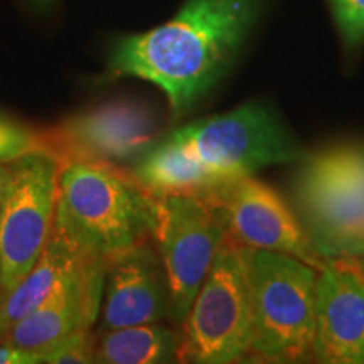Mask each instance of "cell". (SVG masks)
I'll use <instances>...</instances> for the list:
<instances>
[{"instance_id":"6da1fadb","label":"cell","mask_w":364,"mask_h":364,"mask_svg":"<svg viewBox=\"0 0 364 364\" xmlns=\"http://www.w3.org/2000/svg\"><path fill=\"white\" fill-rule=\"evenodd\" d=\"M258 9L260 0H188L166 24L118 41L110 76L156 85L181 117L226 75Z\"/></svg>"},{"instance_id":"e0dca14e","label":"cell","mask_w":364,"mask_h":364,"mask_svg":"<svg viewBox=\"0 0 364 364\" xmlns=\"http://www.w3.org/2000/svg\"><path fill=\"white\" fill-rule=\"evenodd\" d=\"M336 29L348 51L364 44V0H327Z\"/></svg>"},{"instance_id":"5b68a950","label":"cell","mask_w":364,"mask_h":364,"mask_svg":"<svg viewBox=\"0 0 364 364\" xmlns=\"http://www.w3.org/2000/svg\"><path fill=\"white\" fill-rule=\"evenodd\" d=\"M295 201L318 255L364 257V145H338L304 157Z\"/></svg>"},{"instance_id":"7c38bea8","label":"cell","mask_w":364,"mask_h":364,"mask_svg":"<svg viewBox=\"0 0 364 364\" xmlns=\"http://www.w3.org/2000/svg\"><path fill=\"white\" fill-rule=\"evenodd\" d=\"M105 263L83 258L34 312L9 327L0 341L38 356L41 349L66 336L93 329L102 309Z\"/></svg>"},{"instance_id":"ba28073f","label":"cell","mask_w":364,"mask_h":364,"mask_svg":"<svg viewBox=\"0 0 364 364\" xmlns=\"http://www.w3.org/2000/svg\"><path fill=\"white\" fill-rule=\"evenodd\" d=\"M150 240L169 284L171 318L181 327L226 240L225 228L204 196L159 194Z\"/></svg>"},{"instance_id":"ac0fdd59","label":"cell","mask_w":364,"mask_h":364,"mask_svg":"<svg viewBox=\"0 0 364 364\" xmlns=\"http://www.w3.org/2000/svg\"><path fill=\"white\" fill-rule=\"evenodd\" d=\"M33 150H46L39 134L17 125L9 118L0 120V162L14 161Z\"/></svg>"},{"instance_id":"2e32d148","label":"cell","mask_w":364,"mask_h":364,"mask_svg":"<svg viewBox=\"0 0 364 364\" xmlns=\"http://www.w3.org/2000/svg\"><path fill=\"white\" fill-rule=\"evenodd\" d=\"M97 332L81 331L41 349L38 363L46 364H88L95 363Z\"/></svg>"},{"instance_id":"7a4b0ae2","label":"cell","mask_w":364,"mask_h":364,"mask_svg":"<svg viewBox=\"0 0 364 364\" xmlns=\"http://www.w3.org/2000/svg\"><path fill=\"white\" fill-rule=\"evenodd\" d=\"M156 196L122 167L61 164L53 235L86 260H102L150 240Z\"/></svg>"},{"instance_id":"44dd1931","label":"cell","mask_w":364,"mask_h":364,"mask_svg":"<svg viewBox=\"0 0 364 364\" xmlns=\"http://www.w3.org/2000/svg\"><path fill=\"white\" fill-rule=\"evenodd\" d=\"M33 4H36L39 9H48L54 4V0H33Z\"/></svg>"},{"instance_id":"8fae6325","label":"cell","mask_w":364,"mask_h":364,"mask_svg":"<svg viewBox=\"0 0 364 364\" xmlns=\"http://www.w3.org/2000/svg\"><path fill=\"white\" fill-rule=\"evenodd\" d=\"M166 317H171L169 284L152 240L108 258L97 332L152 324Z\"/></svg>"},{"instance_id":"9c48e42d","label":"cell","mask_w":364,"mask_h":364,"mask_svg":"<svg viewBox=\"0 0 364 364\" xmlns=\"http://www.w3.org/2000/svg\"><path fill=\"white\" fill-rule=\"evenodd\" d=\"M39 136L59 166L93 162L120 167L122 162L142 157L154 147L157 122L145 105L118 100L65 118Z\"/></svg>"},{"instance_id":"d6986e66","label":"cell","mask_w":364,"mask_h":364,"mask_svg":"<svg viewBox=\"0 0 364 364\" xmlns=\"http://www.w3.org/2000/svg\"><path fill=\"white\" fill-rule=\"evenodd\" d=\"M0 364H38V356L11 348L4 341H0Z\"/></svg>"},{"instance_id":"277c9868","label":"cell","mask_w":364,"mask_h":364,"mask_svg":"<svg viewBox=\"0 0 364 364\" xmlns=\"http://www.w3.org/2000/svg\"><path fill=\"white\" fill-rule=\"evenodd\" d=\"M166 140L191 159L215 188L255 176L263 167L306 157L279 115L262 102H250L221 115L199 118L174 130Z\"/></svg>"},{"instance_id":"9a60e30c","label":"cell","mask_w":364,"mask_h":364,"mask_svg":"<svg viewBox=\"0 0 364 364\" xmlns=\"http://www.w3.org/2000/svg\"><path fill=\"white\" fill-rule=\"evenodd\" d=\"M179 332L159 322L97 332L95 363L159 364L177 361Z\"/></svg>"},{"instance_id":"30bf717a","label":"cell","mask_w":364,"mask_h":364,"mask_svg":"<svg viewBox=\"0 0 364 364\" xmlns=\"http://www.w3.org/2000/svg\"><path fill=\"white\" fill-rule=\"evenodd\" d=\"M215 208L226 238L245 248L270 250L300 258L321 270L318 253L306 228L277 191L255 176L236 179L201 194Z\"/></svg>"},{"instance_id":"3957f363","label":"cell","mask_w":364,"mask_h":364,"mask_svg":"<svg viewBox=\"0 0 364 364\" xmlns=\"http://www.w3.org/2000/svg\"><path fill=\"white\" fill-rule=\"evenodd\" d=\"M241 248L253 318V358L300 363L314 358L316 267L292 255Z\"/></svg>"},{"instance_id":"603a6c76","label":"cell","mask_w":364,"mask_h":364,"mask_svg":"<svg viewBox=\"0 0 364 364\" xmlns=\"http://www.w3.org/2000/svg\"><path fill=\"white\" fill-rule=\"evenodd\" d=\"M361 272H363V273H364V265H363V268H361Z\"/></svg>"},{"instance_id":"5bb4252c","label":"cell","mask_w":364,"mask_h":364,"mask_svg":"<svg viewBox=\"0 0 364 364\" xmlns=\"http://www.w3.org/2000/svg\"><path fill=\"white\" fill-rule=\"evenodd\" d=\"M81 260L83 258L73 252L65 241L53 235L31 272L12 292L0 300V336L34 312Z\"/></svg>"},{"instance_id":"52a82bcc","label":"cell","mask_w":364,"mask_h":364,"mask_svg":"<svg viewBox=\"0 0 364 364\" xmlns=\"http://www.w3.org/2000/svg\"><path fill=\"white\" fill-rule=\"evenodd\" d=\"M0 203V300L36 265L53 236L59 161L33 150L9 161Z\"/></svg>"},{"instance_id":"ffe728a7","label":"cell","mask_w":364,"mask_h":364,"mask_svg":"<svg viewBox=\"0 0 364 364\" xmlns=\"http://www.w3.org/2000/svg\"><path fill=\"white\" fill-rule=\"evenodd\" d=\"M6 177H7V164L0 162V203H2L4 188H6Z\"/></svg>"},{"instance_id":"4fadbf2b","label":"cell","mask_w":364,"mask_h":364,"mask_svg":"<svg viewBox=\"0 0 364 364\" xmlns=\"http://www.w3.org/2000/svg\"><path fill=\"white\" fill-rule=\"evenodd\" d=\"M314 358L364 364V273L346 260L318 270Z\"/></svg>"},{"instance_id":"8992f818","label":"cell","mask_w":364,"mask_h":364,"mask_svg":"<svg viewBox=\"0 0 364 364\" xmlns=\"http://www.w3.org/2000/svg\"><path fill=\"white\" fill-rule=\"evenodd\" d=\"M253 358V318L240 245L223 241L179 329L177 361L228 364Z\"/></svg>"},{"instance_id":"7402d4cb","label":"cell","mask_w":364,"mask_h":364,"mask_svg":"<svg viewBox=\"0 0 364 364\" xmlns=\"http://www.w3.org/2000/svg\"><path fill=\"white\" fill-rule=\"evenodd\" d=\"M4 118H6V117H4V115H0V120H4Z\"/></svg>"}]
</instances>
